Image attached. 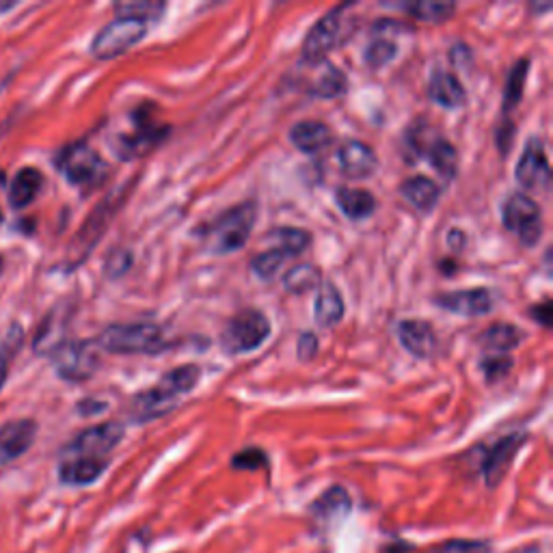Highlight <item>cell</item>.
Returning <instances> with one entry per match:
<instances>
[{
    "label": "cell",
    "instance_id": "cell-1",
    "mask_svg": "<svg viewBox=\"0 0 553 553\" xmlns=\"http://www.w3.org/2000/svg\"><path fill=\"white\" fill-rule=\"evenodd\" d=\"M255 221H258V204L245 201V204H238L232 210L219 214L217 219L201 227L199 234L204 236L210 253L229 255L247 245Z\"/></svg>",
    "mask_w": 553,
    "mask_h": 553
},
{
    "label": "cell",
    "instance_id": "cell-2",
    "mask_svg": "<svg viewBox=\"0 0 553 553\" xmlns=\"http://www.w3.org/2000/svg\"><path fill=\"white\" fill-rule=\"evenodd\" d=\"M96 346L113 355H158L169 348L165 331L154 322L111 325L98 335Z\"/></svg>",
    "mask_w": 553,
    "mask_h": 553
},
{
    "label": "cell",
    "instance_id": "cell-3",
    "mask_svg": "<svg viewBox=\"0 0 553 553\" xmlns=\"http://www.w3.org/2000/svg\"><path fill=\"white\" fill-rule=\"evenodd\" d=\"M273 333L271 320L260 309H242L227 320L221 333V348L227 355H247L258 350Z\"/></svg>",
    "mask_w": 553,
    "mask_h": 553
},
{
    "label": "cell",
    "instance_id": "cell-4",
    "mask_svg": "<svg viewBox=\"0 0 553 553\" xmlns=\"http://www.w3.org/2000/svg\"><path fill=\"white\" fill-rule=\"evenodd\" d=\"M57 167L67 182L76 188H83V191H93L109 173V165L104 163V158L85 141L67 145L57 158Z\"/></svg>",
    "mask_w": 553,
    "mask_h": 553
},
{
    "label": "cell",
    "instance_id": "cell-5",
    "mask_svg": "<svg viewBox=\"0 0 553 553\" xmlns=\"http://www.w3.org/2000/svg\"><path fill=\"white\" fill-rule=\"evenodd\" d=\"M171 128L158 124L150 115V106H141L134 111L132 130L126 134H119L113 141V152L121 160H137L150 154L152 150L169 137Z\"/></svg>",
    "mask_w": 553,
    "mask_h": 553
},
{
    "label": "cell",
    "instance_id": "cell-6",
    "mask_svg": "<svg viewBox=\"0 0 553 553\" xmlns=\"http://www.w3.org/2000/svg\"><path fill=\"white\" fill-rule=\"evenodd\" d=\"M147 22L137 18L117 16L98 31L91 42V55L100 61H111L124 55L130 48L143 42L147 35Z\"/></svg>",
    "mask_w": 553,
    "mask_h": 553
},
{
    "label": "cell",
    "instance_id": "cell-7",
    "mask_svg": "<svg viewBox=\"0 0 553 553\" xmlns=\"http://www.w3.org/2000/svg\"><path fill=\"white\" fill-rule=\"evenodd\" d=\"M502 221L508 232L519 238L525 247H534L543 238V210L530 195H510L502 208Z\"/></svg>",
    "mask_w": 553,
    "mask_h": 553
},
{
    "label": "cell",
    "instance_id": "cell-8",
    "mask_svg": "<svg viewBox=\"0 0 553 553\" xmlns=\"http://www.w3.org/2000/svg\"><path fill=\"white\" fill-rule=\"evenodd\" d=\"M126 435L124 424L104 422L83 430L72 443H67L63 458H93V461H109L111 452Z\"/></svg>",
    "mask_w": 553,
    "mask_h": 553
},
{
    "label": "cell",
    "instance_id": "cell-9",
    "mask_svg": "<svg viewBox=\"0 0 553 553\" xmlns=\"http://www.w3.org/2000/svg\"><path fill=\"white\" fill-rule=\"evenodd\" d=\"M98 350L100 348L96 346V342H63L52 353L57 374L63 381L70 383H83L91 379L100 368Z\"/></svg>",
    "mask_w": 553,
    "mask_h": 553
},
{
    "label": "cell",
    "instance_id": "cell-10",
    "mask_svg": "<svg viewBox=\"0 0 553 553\" xmlns=\"http://www.w3.org/2000/svg\"><path fill=\"white\" fill-rule=\"evenodd\" d=\"M344 11H346V7H335V9L327 11L325 16H322L312 26V29H309L305 42H303V50H301V57L305 63H309V65L325 63L327 55L335 48L337 39H340V26H342Z\"/></svg>",
    "mask_w": 553,
    "mask_h": 553
},
{
    "label": "cell",
    "instance_id": "cell-11",
    "mask_svg": "<svg viewBox=\"0 0 553 553\" xmlns=\"http://www.w3.org/2000/svg\"><path fill=\"white\" fill-rule=\"evenodd\" d=\"M515 178L525 191H547L551 182V169L545 154V145L538 137H532L519 158Z\"/></svg>",
    "mask_w": 553,
    "mask_h": 553
},
{
    "label": "cell",
    "instance_id": "cell-12",
    "mask_svg": "<svg viewBox=\"0 0 553 553\" xmlns=\"http://www.w3.org/2000/svg\"><path fill=\"white\" fill-rule=\"evenodd\" d=\"M435 305L445 309V312L456 314V316H467V318H478L489 314L495 299L489 288H469V290H454V292H443L435 296Z\"/></svg>",
    "mask_w": 553,
    "mask_h": 553
},
{
    "label": "cell",
    "instance_id": "cell-13",
    "mask_svg": "<svg viewBox=\"0 0 553 553\" xmlns=\"http://www.w3.org/2000/svg\"><path fill=\"white\" fill-rule=\"evenodd\" d=\"M528 441V435L525 433H512L499 439L493 448L487 452L482 461V478L484 482L489 484V487H497L499 482L504 480L506 471L510 469L512 461H515V456L519 454V450Z\"/></svg>",
    "mask_w": 553,
    "mask_h": 553
},
{
    "label": "cell",
    "instance_id": "cell-14",
    "mask_svg": "<svg viewBox=\"0 0 553 553\" xmlns=\"http://www.w3.org/2000/svg\"><path fill=\"white\" fill-rule=\"evenodd\" d=\"M396 335L402 344V348L415 359H433L437 353V333L435 327L426 320L420 318H407L400 320L396 325Z\"/></svg>",
    "mask_w": 553,
    "mask_h": 553
},
{
    "label": "cell",
    "instance_id": "cell-15",
    "mask_svg": "<svg viewBox=\"0 0 553 553\" xmlns=\"http://www.w3.org/2000/svg\"><path fill=\"white\" fill-rule=\"evenodd\" d=\"M115 197H106L102 204L91 212V217L85 221V227L80 229V234L74 238L72 245V262L80 264L87 255L91 253V249L98 245L100 236L106 232V227H109V221L115 214L117 206H115Z\"/></svg>",
    "mask_w": 553,
    "mask_h": 553
},
{
    "label": "cell",
    "instance_id": "cell-16",
    "mask_svg": "<svg viewBox=\"0 0 553 553\" xmlns=\"http://www.w3.org/2000/svg\"><path fill=\"white\" fill-rule=\"evenodd\" d=\"M353 510V499L344 487H331L322 493L316 502L309 506V515H312L316 528H337Z\"/></svg>",
    "mask_w": 553,
    "mask_h": 553
},
{
    "label": "cell",
    "instance_id": "cell-17",
    "mask_svg": "<svg viewBox=\"0 0 553 553\" xmlns=\"http://www.w3.org/2000/svg\"><path fill=\"white\" fill-rule=\"evenodd\" d=\"M37 437L33 420H13L0 428V467H5L31 450Z\"/></svg>",
    "mask_w": 553,
    "mask_h": 553
},
{
    "label": "cell",
    "instance_id": "cell-18",
    "mask_svg": "<svg viewBox=\"0 0 553 553\" xmlns=\"http://www.w3.org/2000/svg\"><path fill=\"white\" fill-rule=\"evenodd\" d=\"M337 163H340L342 173L346 178L363 180L379 169V156L368 143L363 141H346L340 152H337Z\"/></svg>",
    "mask_w": 553,
    "mask_h": 553
},
{
    "label": "cell",
    "instance_id": "cell-19",
    "mask_svg": "<svg viewBox=\"0 0 553 553\" xmlns=\"http://www.w3.org/2000/svg\"><path fill=\"white\" fill-rule=\"evenodd\" d=\"M180 398L171 396L167 389L163 387H152L147 391H141L132 398V407H130V420L137 424H145L158 420V417L169 415L175 407H178Z\"/></svg>",
    "mask_w": 553,
    "mask_h": 553
},
{
    "label": "cell",
    "instance_id": "cell-20",
    "mask_svg": "<svg viewBox=\"0 0 553 553\" xmlns=\"http://www.w3.org/2000/svg\"><path fill=\"white\" fill-rule=\"evenodd\" d=\"M428 96L441 109H461L467 102V91L454 72L435 70L428 83Z\"/></svg>",
    "mask_w": 553,
    "mask_h": 553
},
{
    "label": "cell",
    "instance_id": "cell-21",
    "mask_svg": "<svg viewBox=\"0 0 553 553\" xmlns=\"http://www.w3.org/2000/svg\"><path fill=\"white\" fill-rule=\"evenodd\" d=\"M344 314H346V305L342 299V292L337 290L333 281H322L314 303L316 325L322 329H333L344 320Z\"/></svg>",
    "mask_w": 553,
    "mask_h": 553
},
{
    "label": "cell",
    "instance_id": "cell-22",
    "mask_svg": "<svg viewBox=\"0 0 553 553\" xmlns=\"http://www.w3.org/2000/svg\"><path fill=\"white\" fill-rule=\"evenodd\" d=\"M331 141L333 132L327 124H322V121L305 119L290 128V143L303 154H318L322 150H327Z\"/></svg>",
    "mask_w": 553,
    "mask_h": 553
},
{
    "label": "cell",
    "instance_id": "cell-23",
    "mask_svg": "<svg viewBox=\"0 0 553 553\" xmlns=\"http://www.w3.org/2000/svg\"><path fill=\"white\" fill-rule=\"evenodd\" d=\"M44 188V175L35 167H24L20 169L16 175H13V180L9 184V206L22 210L26 206H31L33 201L39 197Z\"/></svg>",
    "mask_w": 553,
    "mask_h": 553
},
{
    "label": "cell",
    "instance_id": "cell-24",
    "mask_svg": "<svg viewBox=\"0 0 553 553\" xmlns=\"http://www.w3.org/2000/svg\"><path fill=\"white\" fill-rule=\"evenodd\" d=\"M111 461H93V458H63L59 467V478L70 487H87L100 480V476L109 469Z\"/></svg>",
    "mask_w": 553,
    "mask_h": 553
},
{
    "label": "cell",
    "instance_id": "cell-25",
    "mask_svg": "<svg viewBox=\"0 0 553 553\" xmlns=\"http://www.w3.org/2000/svg\"><path fill=\"white\" fill-rule=\"evenodd\" d=\"M523 340H525V333L517 325H510V322H495V325H491L478 337L484 353H493V355H508L510 350L521 346Z\"/></svg>",
    "mask_w": 553,
    "mask_h": 553
},
{
    "label": "cell",
    "instance_id": "cell-26",
    "mask_svg": "<svg viewBox=\"0 0 553 553\" xmlns=\"http://www.w3.org/2000/svg\"><path fill=\"white\" fill-rule=\"evenodd\" d=\"M335 201L344 217H348L350 221L370 219L376 212V197L370 191H363V188L340 186L335 191Z\"/></svg>",
    "mask_w": 553,
    "mask_h": 553
},
{
    "label": "cell",
    "instance_id": "cell-27",
    "mask_svg": "<svg viewBox=\"0 0 553 553\" xmlns=\"http://www.w3.org/2000/svg\"><path fill=\"white\" fill-rule=\"evenodd\" d=\"M400 195L407 199V204H411L415 210L430 212L439 204L441 191L433 180L426 178V175H411V178L400 184Z\"/></svg>",
    "mask_w": 553,
    "mask_h": 553
},
{
    "label": "cell",
    "instance_id": "cell-28",
    "mask_svg": "<svg viewBox=\"0 0 553 553\" xmlns=\"http://www.w3.org/2000/svg\"><path fill=\"white\" fill-rule=\"evenodd\" d=\"M346 89H348L346 74L340 70V67L327 63L322 67L318 78L314 80V85L309 87V93L320 100H335V98H342Z\"/></svg>",
    "mask_w": 553,
    "mask_h": 553
},
{
    "label": "cell",
    "instance_id": "cell-29",
    "mask_svg": "<svg viewBox=\"0 0 553 553\" xmlns=\"http://www.w3.org/2000/svg\"><path fill=\"white\" fill-rule=\"evenodd\" d=\"M201 368L195 366V363H186V366L173 368L167 374H163V379H160V387L167 389L171 396L182 398L186 394H191V391L199 385L201 381Z\"/></svg>",
    "mask_w": 553,
    "mask_h": 553
},
{
    "label": "cell",
    "instance_id": "cell-30",
    "mask_svg": "<svg viewBox=\"0 0 553 553\" xmlns=\"http://www.w3.org/2000/svg\"><path fill=\"white\" fill-rule=\"evenodd\" d=\"M428 163L441 175L443 180H454L458 173V150L445 139H435L426 150Z\"/></svg>",
    "mask_w": 553,
    "mask_h": 553
},
{
    "label": "cell",
    "instance_id": "cell-31",
    "mask_svg": "<svg viewBox=\"0 0 553 553\" xmlns=\"http://www.w3.org/2000/svg\"><path fill=\"white\" fill-rule=\"evenodd\" d=\"M268 238L277 240V249L286 253V258H299L312 247V234L303 227H277Z\"/></svg>",
    "mask_w": 553,
    "mask_h": 553
},
{
    "label": "cell",
    "instance_id": "cell-32",
    "mask_svg": "<svg viewBox=\"0 0 553 553\" xmlns=\"http://www.w3.org/2000/svg\"><path fill=\"white\" fill-rule=\"evenodd\" d=\"M322 283V275L318 271V266L314 264H296L294 268L283 277V288H286L290 294H305L318 290Z\"/></svg>",
    "mask_w": 553,
    "mask_h": 553
},
{
    "label": "cell",
    "instance_id": "cell-33",
    "mask_svg": "<svg viewBox=\"0 0 553 553\" xmlns=\"http://www.w3.org/2000/svg\"><path fill=\"white\" fill-rule=\"evenodd\" d=\"M65 322L59 312H52L37 331L35 337V350L37 353H55V350L63 344V329Z\"/></svg>",
    "mask_w": 553,
    "mask_h": 553
},
{
    "label": "cell",
    "instance_id": "cell-34",
    "mask_svg": "<svg viewBox=\"0 0 553 553\" xmlns=\"http://www.w3.org/2000/svg\"><path fill=\"white\" fill-rule=\"evenodd\" d=\"M22 342H24V331L20 325H11L3 335H0V389H3L7 381L11 361L16 357Z\"/></svg>",
    "mask_w": 553,
    "mask_h": 553
},
{
    "label": "cell",
    "instance_id": "cell-35",
    "mask_svg": "<svg viewBox=\"0 0 553 553\" xmlns=\"http://www.w3.org/2000/svg\"><path fill=\"white\" fill-rule=\"evenodd\" d=\"M528 67L530 61L521 59L512 67L508 80H506V89H504V111L510 113L523 98V89H525V80H528Z\"/></svg>",
    "mask_w": 553,
    "mask_h": 553
},
{
    "label": "cell",
    "instance_id": "cell-36",
    "mask_svg": "<svg viewBox=\"0 0 553 553\" xmlns=\"http://www.w3.org/2000/svg\"><path fill=\"white\" fill-rule=\"evenodd\" d=\"M404 11H407L411 18L420 20V22L441 24L454 16L456 5H452V3H415V5H404Z\"/></svg>",
    "mask_w": 553,
    "mask_h": 553
},
{
    "label": "cell",
    "instance_id": "cell-37",
    "mask_svg": "<svg viewBox=\"0 0 553 553\" xmlns=\"http://www.w3.org/2000/svg\"><path fill=\"white\" fill-rule=\"evenodd\" d=\"M286 260H288L286 253L279 251L277 247L266 249V251L255 255V258L251 260V271H253L255 277L268 281L279 273V268L283 266V262H286Z\"/></svg>",
    "mask_w": 553,
    "mask_h": 553
},
{
    "label": "cell",
    "instance_id": "cell-38",
    "mask_svg": "<svg viewBox=\"0 0 553 553\" xmlns=\"http://www.w3.org/2000/svg\"><path fill=\"white\" fill-rule=\"evenodd\" d=\"M398 55V46L387 37H376L374 42L366 50V63L372 70H381V67L389 65Z\"/></svg>",
    "mask_w": 553,
    "mask_h": 553
},
{
    "label": "cell",
    "instance_id": "cell-39",
    "mask_svg": "<svg viewBox=\"0 0 553 553\" xmlns=\"http://www.w3.org/2000/svg\"><path fill=\"white\" fill-rule=\"evenodd\" d=\"M512 366H515V361H512L510 355H493V353H487L482 359H480V370L484 374V379H487L489 383H497L502 381L504 376L512 370Z\"/></svg>",
    "mask_w": 553,
    "mask_h": 553
},
{
    "label": "cell",
    "instance_id": "cell-40",
    "mask_svg": "<svg viewBox=\"0 0 553 553\" xmlns=\"http://www.w3.org/2000/svg\"><path fill=\"white\" fill-rule=\"evenodd\" d=\"M119 16L126 18H137L143 22H156L160 16H163V11L167 9L165 5H156V3H130V5H117L115 7Z\"/></svg>",
    "mask_w": 553,
    "mask_h": 553
},
{
    "label": "cell",
    "instance_id": "cell-41",
    "mask_svg": "<svg viewBox=\"0 0 553 553\" xmlns=\"http://www.w3.org/2000/svg\"><path fill=\"white\" fill-rule=\"evenodd\" d=\"M268 465V456L264 450L260 448H247L238 452L234 458H232V467L234 469H245V471H258L262 467Z\"/></svg>",
    "mask_w": 553,
    "mask_h": 553
},
{
    "label": "cell",
    "instance_id": "cell-42",
    "mask_svg": "<svg viewBox=\"0 0 553 553\" xmlns=\"http://www.w3.org/2000/svg\"><path fill=\"white\" fill-rule=\"evenodd\" d=\"M435 553H491V543L487 541H463V538H456V541H448L435 549Z\"/></svg>",
    "mask_w": 553,
    "mask_h": 553
},
{
    "label": "cell",
    "instance_id": "cell-43",
    "mask_svg": "<svg viewBox=\"0 0 553 553\" xmlns=\"http://www.w3.org/2000/svg\"><path fill=\"white\" fill-rule=\"evenodd\" d=\"M130 266H132V253L128 249H117L109 255V260H106L104 273L111 279H117L124 275Z\"/></svg>",
    "mask_w": 553,
    "mask_h": 553
},
{
    "label": "cell",
    "instance_id": "cell-44",
    "mask_svg": "<svg viewBox=\"0 0 553 553\" xmlns=\"http://www.w3.org/2000/svg\"><path fill=\"white\" fill-rule=\"evenodd\" d=\"M318 355V335L307 331L299 335V359L301 361H312Z\"/></svg>",
    "mask_w": 553,
    "mask_h": 553
},
{
    "label": "cell",
    "instance_id": "cell-45",
    "mask_svg": "<svg viewBox=\"0 0 553 553\" xmlns=\"http://www.w3.org/2000/svg\"><path fill=\"white\" fill-rule=\"evenodd\" d=\"M532 318H534L536 322H541V325H543L545 329H549V327H551V303H549V301H543L541 305L532 307Z\"/></svg>",
    "mask_w": 553,
    "mask_h": 553
},
{
    "label": "cell",
    "instance_id": "cell-46",
    "mask_svg": "<svg viewBox=\"0 0 553 553\" xmlns=\"http://www.w3.org/2000/svg\"><path fill=\"white\" fill-rule=\"evenodd\" d=\"M515 553H543V551H541V547L530 545V547H523V549H519V551H515Z\"/></svg>",
    "mask_w": 553,
    "mask_h": 553
},
{
    "label": "cell",
    "instance_id": "cell-47",
    "mask_svg": "<svg viewBox=\"0 0 553 553\" xmlns=\"http://www.w3.org/2000/svg\"><path fill=\"white\" fill-rule=\"evenodd\" d=\"M9 9H13L11 3H0V13H5V11H9Z\"/></svg>",
    "mask_w": 553,
    "mask_h": 553
},
{
    "label": "cell",
    "instance_id": "cell-48",
    "mask_svg": "<svg viewBox=\"0 0 553 553\" xmlns=\"http://www.w3.org/2000/svg\"><path fill=\"white\" fill-rule=\"evenodd\" d=\"M5 132H7V124H0V141H3V137H5Z\"/></svg>",
    "mask_w": 553,
    "mask_h": 553
}]
</instances>
